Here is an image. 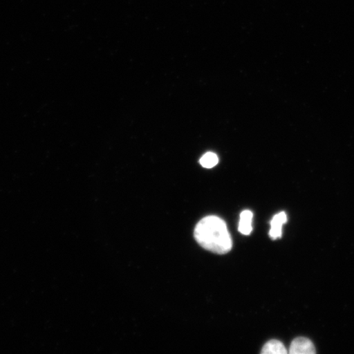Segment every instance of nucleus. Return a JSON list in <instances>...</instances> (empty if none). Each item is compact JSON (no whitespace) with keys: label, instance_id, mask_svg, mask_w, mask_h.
Masks as SVG:
<instances>
[{"label":"nucleus","instance_id":"1","mask_svg":"<svg viewBox=\"0 0 354 354\" xmlns=\"http://www.w3.org/2000/svg\"><path fill=\"white\" fill-rule=\"evenodd\" d=\"M194 238L205 250L218 254H227L232 248L227 224L216 216L203 218L194 230Z\"/></svg>","mask_w":354,"mask_h":354},{"label":"nucleus","instance_id":"2","mask_svg":"<svg viewBox=\"0 0 354 354\" xmlns=\"http://www.w3.org/2000/svg\"><path fill=\"white\" fill-rule=\"evenodd\" d=\"M289 353L290 354H314L316 351L311 340L299 337L294 339L291 343Z\"/></svg>","mask_w":354,"mask_h":354},{"label":"nucleus","instance_id":"3","mask_svg":"<svg viewBox=\"0 0 354 354\" xmlns=\"http://www.w3.org/2000/svg\"><path fill=\"white\" fill-rule=\"evenodd\" d=\"M287 216L285 212H279L278 214L273 216L271 221V230H270L269 236L272 240H278L282 236L283 225L286 223Z\"/></svg>","mask_w":354,"mask_h":354},{"label":"nucleus","instance_id":"4","mask_svg":"<svg viewBox=\"0 0 354 354\" xmlns=\"http://www.w3.org/2000/svg\"><path fill=\"white\" fill-rule=\"evenodd\" d=\"M252 220H253V212L250 210L243 211L241 214L240 224H239V232L245 236H249L253 230Z\"/></svg>","mask_w":354,"mask_h":354},{"label":"nucleus","instance_id":"5","mask_svg":"<svg viewBox=\"0 0 354 354\" xmlns=\"http://www.w3.org/2000/svg\"><path fill=\"white\" fill-rule=\"evenodd\" d=\"M261 353L263 354H286L288 351L285 345L281 342L272 339L264 345Z\"/></svg>","mask_w":354,"mask_h":354},{"label":"nucleus","instance_id":"6","mask_svg":"<svg viewBox=\"0 0 354 354\" xmlns=\"http://www.w3.org/2000/svg\"><path fill=\"white\" fill-rule=\"evenodd\" d=\"M218 163V158L214 153H207L201 159V165L205 168H212Z\"/></svg>","mask_w":354,"mask_h":354}]
</instances>
